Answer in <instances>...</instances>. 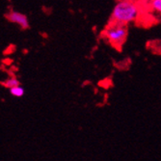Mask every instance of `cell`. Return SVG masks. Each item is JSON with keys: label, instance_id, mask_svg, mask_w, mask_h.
<instances>
[{"label": "cell", "instance_id": "6da1fadb", "mask_svg": "<svg viewBox=\"0 0 161 161\" xmlns=\"http://www.w3.org/2000/svg\"><path fill=\"white\" fill-rule=\"evenodd\" d=\"M140 17V6L135 0H120L114 6L109 22L128 25Z\"/></svg>", "mask_w": 161, "mask_h": 161}, {"label": "cell", "instance_id": "7a4b0ae2", "mask_svg": "<svg viewBox=\"0 0 161 161\" xmlns=\"http://www.w3.org/2000/svg\"><path fill=\"white\" fill-rule=\"evenodd\" d=\"M103 36L110 45L116 48H121L126 41L127 26L120 23L108 22L107 26L102 31Z\"/></svg>", "mask_w": 161, "mask_h": 161}, {"label": "cell", "instance_id": "3957f363", "mask_svg": "<svg viewBox=\"0 0 161 161\" xmlns=\"http://www.w3.org/2000/svg\"><path fill=\"white\" fill-rule=\"evenodd\" d=\"M5 18L10 22L18 24L21 29H23V30L30 27V23H29L27 16L22 13L17 12V11H10L8 14H6Z\"/></svg>", "mask_w": 161, "mask_h": 161}, {"label": "cell", "instance_id": "277c9868", "mask_svg": "<svg viewBox=\"0 0 161 161\" xmlns=\"http://www.w3.org/2000/svg\"><path fill=\"white\" fill-rule=\"evenodd\" d=\"M10 93L12 96L17 97H21L24 95V88L21 87L20 85H18L16 87H13L10 89Z\"/></svg>", "mask_w": 161, "mask_h": 161}, {"label": "cell", "instance_id": "5b68a950", "mask_svg": "<svg viewBox=\"0 0 161 161\" xmlns=\"http://www.w3.org/2000/svg\"><path fill=\"white\" fill-rule=\"evenodd\" d=\"M2 84L4 87L8 88V89H11V88H13V87L20 85V82L17 77H11V78H8L7 80H5Z\"/></svg>", "mask_w": 161, "mask_h": 161}, {"label": "cell", "instance_id": "8992f818", "mask_svg": "<svg viewBox=\"0 0 161 161\" xmlns=\"http://www.w3.org/2000/svg\"><path fill=\"white\" fill-rule=\"evenodd\" d=\"M150 5L154 12L161 14V0H150Z\"/></svg>", "mask_w": 161, "mask_h": 161}]
</instances>
